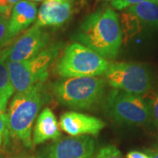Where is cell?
Wrapping results in <instances>:
<instances>
[{
    "label": "cell",
    "mask_w": 158,
    "mask_h": 158,
    "mask_svg": "<svg viewBox=\"0 0 158 158\" xmlns=\"http://www.w3.org/2000/svg\"><path fill=\"white\" fill-rule=\"evenodd\" d=\"M8 26H9L8 17L0 15V47H3L5 44H6Z\"/></svg>",
    "instance_id": "ac0fdd59"
},
{
    "label": "cell",
    "mask_w": 158,
    "mask_h": 158,
    "mask_svg": "<svg viewBox=\"0 0 158 158\" xmlns=\"http://www.w3.org/2000/svg\"><path fill=\"white\" fill-rule=\"evenodd\" d=\"M110 62L90 48L75 42L67 47L56 67L62 78L105 75Z\"/></svg>",
    "instance_id": "5b68a950"
},
{
    "label": "cell",
    "mask_w": 158,
    "mask_h": 158,
    "mask_svg": "<svg viewBox=\"0 0 158 158\" xmlns=\"http://www.w3.org/2000/svg\"><path fill=\"white\" fill-rule=\"evenodd\" d=\"M61 137L56 117L50 108H45L36 118L33 133V143L41 144L49 140L57 141Z\"/></svg>",
    "instance_id": "4fadbf2b"
},
{
    "label": "cell",
    "mask_w": 158,
    "mask_h": 158,
    "mask_svg": "<svg viewBox=\"0 0 158 158\" xmlns=\"http://www.w3.org/2000/svg\"><path fill=\"white\" fill-rule=\"evenodd\" d=\"M148 1V0H113L112 6L113 8L117 10H123L126 8H129L131 6H135L141 2Z\"/></svg>",
    "instance_id": "d6986e66"
},
{
    "label": "cell",
    "mask_w": 158,
    "mask_h": 158,
    "mask_svg": "<svg viewBox=\"0 0 158 158\" xmlns=\"http://www.w3.org/2000/svg\"><path fill=\"white\" fill-rule=\"evenodd\" d=\"M75 0H44L35 20V26L60 27L66 23L73 12Z\"/></svg>",
    "instance_id": "8fae6325"
},
{
    "label": "cell",
    "mask_w": 158,
    "mask_h": 158,
    "mask_svg": "<svg viewBox=\"0 0 158 158\" xmlns=\"http://www.w3.org/2000/svg\"><path fill=\"white\" fill-rule=\"evenodd\" d=\"M49 40V35L34 25L8 48L0 52V58L4 61L21 62L36 56L43 51Z\"/></svg>",
    "instance_id": "ba28073f"
},
{
    "label": "cell",
    "mask_w": 158,
    "mask_h": 158,
    "mask_svg": "<svg viewBox=\"0 0 158 158\" xmlns=\"http://www.w3.org/2000/svg\"><path fill=\"white\" fill-rule=\"evenodd\" d=\"M104 106L106 113L118 123L141 126L151 120L148 101L141 96L123 90H111L106 98Z\"/></svg>",
    "instance_id": "8992f818"
},
{
    "label": "cell",
    "mask_w": 158,
    "mask_h": 158,
    "mask_svg": "<svg viewBox=\"0 0 158 158\" xmlns=\"http://www.w3.org/2000/svg\"><path fill=\"white\" fill-rule=\"evenodd\" d=\"M37 14L36 3L27 0H20L13 6L9 19L6 43L33 24L37 19Z\"/></svg>",
    "instance_id": "7c38bea8"
},
{
    "label": "cell",
    "mask_w": 158,
    "mask_h": 158,
    "mask_svg": "<svg viewBox=\"0 0 158 158\" xmlns=\"http://www.w3.org/2000/svg\"><path fill=\"white\" fill-rule=\"evenodd\" d=\"M8 120L6 113H0V147L3 144L6 136L8 135Z\"/></svg>",
    "instance_id": "ffe728a7"
},
{
    "label": "cell",
    "mask_w": 158,
    "mask_h": 158,
    "mask_svg": "<svg viewBox=\"0 0 158 158\" xmlns=\"http://www.w3.org/2000/svg\"><path fill=\"white\" fill-rule=\"evenodd\" d=\"M150 109V114H151V120L154 124L158 127V92H156L152 98H150L149 101H148Z\"/></svg>",
    "instance_id": "e0dca14e"
},
{
    "label": "cell",
    "mask_w": 158,
    "mask_h": 158,
    "mask_svg": "<svg viewBox=\"0 0 158 158\" xmlns=\"http://www.w3.org/2000/svg\"><path fill=\"white\" fill-rule=\"evenodd\" d=\"M30 2H33V3H37V2H40V1H43V0H27Z\"/></svg>",
    "instance_id": "d4e9b609"
},
{
    "label": "cell",
    "mask_w": 158,
    "mask_h": 158,
    "mask_svg": "<svg viewBox=\"0 0 158 158\" xmlns=\"http://www.w3.org/2000/svg\"><path fill=\"white\" fill-rule=\"evenodd\" d=\"M147 155L149 158H158V149L156 150H152V151H148Z\"/></svg>",
    "instance_id": "603a6c76"
},
{
    "label": "cell",
    "mask_w": 158,
    "mask_h": 158,
    "mask_svg": "<svg viewBox=\"0 0 158 158\" xmlns=\"http://www.w3.org/2000/svg\"><path fill=\"white\" fill-rule=\"evenodd\" d=\"M127 12L148 27L158 28V4L148 0L127 8Z\"/></svg>",
    "instance_id": "5bb4252c"
},
{
    "label": "cell",
    "mask_w": 158,
    "mask_h": 158,
    "mask_svg": "<svg viewBox=\"0 0 158 158\" xmlns=\"http://www.w3.org/2000/svg\"><path fill=\"white\" fill-rule=\"evenodd\" d=\"M105 77L113 89L141 96L151 88V73L145 64L139 62L110 63Z\"/></svg>",
    "instance_id": "52a82bcc"
},
{
    "label": "cell",
    "mask_w": 158,
    "mask_h": 158,
    "mask_svg": "<svg viewBox=\"0 0 158 158\" xmlns=\"http://www.w3.org/2000/svg\"><path fill=\"white\" fill-rule=\"evenodd\" d=\"M43 84L34 85L27 91L16 93L12 98L7 113L8 133L22 142L27 148H32V128L40 110L46 101Z\"/></svg>",
    "instance_id": "7a4b0ae2"
},
{
    "label": "cell",
    "mask_w": 158,
    "mask_h": 158,
    "mask_svg": "<svg viewBox=\"0 0 158 158\" xmlns=\"http://www.w3.org/2000/svg\"><path fill=\"white\" fill-rule=\"evenodd\" d=\"M153 1H155L156 3H157V4H158V0H153Z\"/></svg>",
    "instance_id": "4316f807"
},
{
    "label": "cell",
    "mask_w": 158,
    "mask_h": 158,
    "mask_svg": "<svg viewBox=\"0 0 158 158\" xmlns=\"http://www.w3.org/2000/svg\"><path fill=\"white\" fill-rule=\"evenodd\" d=\"M14 158H35L33 156H23V157H14Z\"/></svg>",
    "instance_id": "484cf974"
},
{
    "label": "cell",
    "mask_w": 158,
    "mask_h": 158,
    "mask_svg": "<svg viewBox=\"0 0 158 158\" xmlns=\"http://www.w3.org/2000/svg\"><path fill=\"white\" fill-rule=\"evenodd\" d=\"M127 158H149L146 153L141 152V151H130L127 154Z\"/></svg>",
    "instance_id": "7402d4cb"
},
{
    "label": "cell",
    "mask_w": 158,
    "mask_h": 158,
    "mask_svg": "<svg viewBox=\"0 0 158 158\" xmlns=\"http://www.w3.org/2000/svg\"><path fill=\"white\" fill-rule=\"evenodd\" d=\"M96 158H122V155L115 146L108 145L102 148L98 153Z\"/></svg>",
    "instance_id": "2e32d148"
},
{
    "label": "cell",
    "mask_w": 158,
    "mask_h": 158,
    "mask_svg": "<svg viewBox=\"0 0 158 158\" xmlns=\"http://www.w3.org/2000/svg\"><path fill=\"white\" fill-rule=\"evenodd\" d=\"M14 91L6 62L0 58V113H5L8 101Z\"/></svg>",
    "instance_id": "9a60e30c"
},
{
    "label": "cell",
    "mask_w": 158,
    "mask_h": 158,
    "mask_svg": "<svg viewBox=\"0 0 158 158\" xmlns=\"http://www.w3.org/2000/svg\"><path fill=\"white\" fill-rule=\"evenodd\" d=\"M60 127L72 137L98 135L106 123L101 119L77 112H66L60 118Z\"/></svg>",
    "instance_id": "30bf717a"
},
{
    "label": "cell",
    "mask_w": 158,
    "mask_h": 158,
    "mask_svg": "<svg viewBox=\"0 0 158 158\" xmlns=\"http://www.w3.org/2000/svg\"><path fill=\"white\" fill-rule=\"evenodd\" d=\"M73 39L106 60L116 58L122 44L118 14L112 8L91 13L80 24Z\"/></svg>",
    "instance_id": "6da1fadb"
},
{
    "label": "cell",
    "mask_w": 158,
    "mask_h": 158,
    "mask_svg": "<svg viewBox=\"0 0 158 158\" xmlns=\"http://www.w3.org/2000/svg\"><path fill=\"white\" fill-rule=\"evenodd\" d=\"M61 48L62 44L55 43L27 61H5L14 90L17 93L24 92L34 85L43 84L48 78L49 66L58 56Z\"/></svg>",
    "instance_id": "277c9868"
},
{
    "label": "cell",
    "mask_w": 158,
    "mask_h": 158,
    "mask_svg": "<svg viewBox=\"0 0 158 158\" xmlns=\"http://www.w3.org/2000/svg\"><path fill=\"white\" fill-rule=\"evenodd\" d=\"M106 81L98 77H70L53 85V94L61 105L72 109H88L104 97Z\"/></svg>",
    "instance_id": "3957f363"
},
{
    "label": "cell",
    "mask_w": 158,
    "mask_h": 158,
    "mask_svg": "<svg viewBox=\"0 0 158 158\" xmlns=\"http://www.w3.org/2000/svg\"><path fill=\"white\" fill-rule=\"evenodd\" d=\"M7 1H8V2H9L10 4H11V6H14L15 5H16V4H17V3H19V2L20 0H7Z\"/></svg>",
    "instance_id": "cb8c5ba5"
},
{
    "label": "cell",
    "mask_w": 158,
    "mask_h": 158,
    "mask_svg": "<svg viewBox=\"0 0 158 158\" xmlns=\"http://www.w3.org/2000/svg\"><path fill=\"white\" fill-rule=\"evenodd\" d=\"M95 141L90 136L65 137L58 139L44 148L39 158H92Z\"/></svg>",
    "instance_id": "9c48e42d"
},
{
    "label": "cell",
    "mask_w": 158,
    "mask_h": 158,
    "mask_svg": "<svg viewBox=\"0 0 158 158\" xmlns=\"http://www.w3.org/2000/svg\"><path fill=\"white\" fill-rule=\"evenodd\" d=\"M112 1H113V0H112Z\"/></svg>",
    "instance_id": "83f0119b"
},
{
    "label": "cell",
    "mask_w": 158,
    "mask_h": 158,
    "mask_svg": "<svg viewBox=\"0 0 158 158\" xmlns=\"http://www.w3.org/2000/svg\"><path fill=\"white\" fill-rule=\"evenodd\" d=\"M13 6L7 0H0V15L9 17Z\"/></svg>",
    "instance_id": "44dd1931"
}]
</instances>
